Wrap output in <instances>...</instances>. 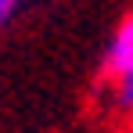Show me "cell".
Listing matches in <instances>:
<instances>
[{"instance_id": "obj_1", "label": "cell", "mask_w": 133, "mask_h": 133, "mask_svg": "<svg viewBox=\"0 0 133 133\" xmlns=\"http://www.w3.org/2000/svg\"><path fill=\"white\" fill-rule=\"evenodd\" d=\"M130 65H133V15H126L122 22L115 25L108 47H104V54H101V72L115 83Z\"/></svg>"}, {"instance_id": "obj_2", "label": "cell", "mask_w": 133, "mask_h": 133, "mask_svg": "<svg viewBox=\"0 0 133 133\" xmlns=\"http://www.w3.org/2000/svg\"><path fill=\"white\" fill-rule=\"evenodd\" d=\"M25 0H0V32L11 25V18L18 15V7H22Z\"/></svg>"}, {"instance_id": "obj_3", "label": "cell", "mask_w": 133, "mask_h": 133, "mask_svg": "<svg viewBox=\"0 0 133 133\" xmlns=\"http://www.w3.org/2000/svg\"><path fill=\"white\" fill-rule=\"evenodd\" d=\"M126 122H130V133H133V104H130V111H126Z\"/></svg>"}]
</instances>
